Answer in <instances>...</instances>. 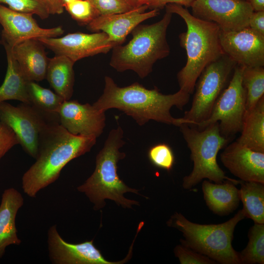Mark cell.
<instances>
[{
    "mask_svg": "<svg viewBox=\"0 0 264 264\" xmlns=\"http://www.w3.org/2000/svg\"><path fill=\"white\" fill-rule=\"evenodd\" d=\"M242 67V79L246 92V113L264 96V68L263 66Z\"/></svg>",
    "mask_w": 264,
    "mask_h": 264,
    "instance_id": "4316f807",
    "label": "cell"
},
{
    "mask_svg": "<svg viewBox=\"0 0 264 264\" xmlns=\"http://www.w3.org/2000/svg\"><path fill=\"white\" fill-rule=\"evenodd\" d=\"M176 256L181 264H213L215 261L207 256L195 251L181 244L176 246L174 250Z\"/></svg>",
    "mask_w": 264,
    "mask_h": 264,
    "instance_id": "d6a6232c",
    "label": "cell"
},
{
    "mask_svg": "<svg viewBox=\"0 0 264 264\" xmlns=\"http://www.w3.org/2000/svg\"><path fill=\"white\" fill-rule=\"evenodd\" d=\"M99 15H109L129 11L135 8L127 0H88Z\"/></svg>",
    "mask_w": 264,
    "mask_h": 264,
    "instance_id": "1f68e13d",
    "label": "cell"
},
{
    "mask_svg": "<svg viewBox=\"0 0 264 264\" xmlns=\"http://www.w3.org/2000/svg\"><path fill=\"white\" fill-rule=\"evenodd\" d=\"M46 4L50 14H61L64 7L60 0H43Z\"/></svg>",
    "mask_w": 264,
    "mask_h": 264,
    "instance_id": "d590c367",
    "label": "cell"
},
{
    "mask_svg": "<svg viewBox=\"0 0 264 264\" xmlns=\"http://www.w3.org/2000/svg\"><path fill=\"white\" fill-rule=\"evenodd\" d=\"M0 44H1V40H0Z\"/></svg>",
    "mask_w": 264,
    "mask_h": 264,
    "instance_id": "60d3db41",
    "label": "cell"
},
{
    "mask_svg": "<svg viewBox=\"0 0 264 264\" xmlns=\"http://www.w3.org/2000/svg\"><path fill=\"white\" fill-rule=\"evenodd\" d=\"M172 14L166 11L158 22L135 27L131 32L132 38L127 44L112 48L110 66L119 72L131 70L141 78L147 76L154 64L170 53L166 34Z\"/></svg>",
    "mask_w": 264,
    "mask_h": 264,
    "instance_id": "5b68a950",
    "label": "cell"
},
{
    "mask_svg": "<svg viewBox=\"0 0 264 264\" xmlns=\"http://www.w3.org/2000/svg\"><path fill=\"white\" fill-rule=\"evenodd\" d=\"M157 4L158 9H161L165 6L167 4L175 3L184 6L185 7H190L194 0H155Z\"/></svg>",
    "mask_w": 264,
    "mask_h": 264,
    "instance_id": "8d00e7d4",
    "label": "cell"
},
{
    "mask_svg": "<svg viewBox=\"0 0 264 264\" xmlns=\"http://www.w3.org/2000/svg\"><path fill=\"white\" fill-rule=\"evenodd\" d=\"M192 14L217 24L223 31H238L248 26L254 12L246 0H194Z\"/></svg>",
    "mask_w": 264,
    "mask_h": 264,
    "instance_id": "8fae6325",
    "label": "cell"
},
{
    "mask_svg": "<svg viewBox=\"0 0 264 264\" xmlns=\"http://www.w3.org/2000/svg\"><path fill=\"white\" fill-rule=\"evenodd\" d=\"M17 144H19V142L14 132L0 121V159Z\"/></svg>",
    "mask_w": 264,
    "mask_h": 264,
    "instance_id": "836d02e7",
    "label": "cell"
},
{
    "mask_svg": "<svg viewBox=\"0 0 264 264\" xmlns=\"http://www.w3.org/2000/svg\"><path fill=\"white\" fill-rule=\"evenodd\" d=\"M124 132L120 126L109 132L104 146L96 157V166L92 174L77 188L84 193L98 210L105 205L104 200H114L124 208H131L138 202L125 198L127 192L139 194L138 190L127 186L117 174V163L126 156L120 151L125 144Z\"/></svg>",
    "mask_w": 264,
    "mask_h": 264,
    "instance_id": "277c9868",
    "label": "cell"
},
{
    "mask_svg": "<svg viewBox=\"0 0 264 264\" xmlns=\"http://www.w3.org/2000/svg\"><path fill=\"white\" fill-rule=\"evenodd\" d=\"M254 12L264 11V0H248Z\"/></svg>",
    "mask_w": 264,
    "mask_h": 264,
    "instance_id": "f35d334b",
    "label": "cell"
},
{
    "mask_svg": "<svg viewBox=\"0 0 264 264\" xmlns=\"http://www.w3.org/2000/svg\"><path fill=\"white\" fill-rule=\"evenodd\" d=\"M190 94L180 89L171 94H163L156 88H145L136 82L125 87H119L109 76L105 77L103 92L92 105L103 111L116 109L132 117L139 126L150 120L179 127L191 123L182 118L172 116L170 110L176 107L182 110L188 103Z\"/></svg>",
    "mask_w": 264,
    "mask_h": 264,
    "instance_id": "6da1fadb",
    "label": "cell"
},
{
    "mask_svg": "<svg viewBox=\"0 0 264 264\" xmlns=\"http://www.w3.org/2000/svg\"><path fill=\"white\" fill-rule=\"evenodd\" d=\"M80 25H88L99 15L88 0H76L64 5V9Z\"/></svg>",
    "mask_w": 264,
    "mask_h": 264,
    "instance_id": "f1b7e54d",
    "label": "cell"
},
{
    "mask_svg": "<svg viewBox=\"0 0 264 264\" xmlns=\"http://www.w3.org/2000/svg\"><path fill=\"white\" fill-rule=\"evenodd\" d=\"M236 64L224 54L207 66L199 76L191 108L182 118L197 126L207 119L214 105L230 80Z\"/></svg>",
    "mask_w": 264,
    "mask_h": 264,
    "instance_id": "ba28073f",
    "label": "cell"
},
{
    "mask_svg": "<svg viewBox=\"0 0 264 264\" xmlns=\"http://www.w3.org/2000/svg\"><path fill=\"white\" fill-rule=\"evenodd\" d=\"M148 157L155 166L167 171L172 169L175 161L171 148L165 143H159L152 147L148 152Z\"/></svg>",
    "mask_w": 264,
    "mask_h": 264,
    "instance_id": "4dcf8cb0",
    "label": "cell"
},
{
    "mask_svg": "<svg viewBox=\"0 0 264 264\" xmlns=\"http://www.w3.org/2000/svg\"><path fill=\"white\" fill-rule=\"evenodd\" d=\"M6 54L7 67L4 81L0 87V103L8 100H17L31 104L28 92L29 82L22 71L14 58L12 47L2 44Z\"/></svg>",
    "mask_w": 264,
    "mask_h": 264,
    "instance_id": "7402d4cb",
    "label": "cell"
},
{
    "mask_svg": "<svg viewBox=\"0 0 264 264\" xmlns=\"http://www.w3.org/2000/svg\"><path fill=\"white\" fill-rule=\"evenodd\" d=\"M44 46L39 40L31 39L12 47L14 58L29 81L39 82L46 77L49 58Z\"/></svg>",
    "mask_w": 264,
    "mask_h": 264,
    "instance_id": "d6986e66",
    "label": "cell"
},
{
    "mask_svg": "<svg viewBox=\"0 0 264 264\" xmlns=\"http://www.w3.org/2000/svg\"><path fill=\"white\" fill-rule=\"evenodd\" d=\"M47 248L49 260L54 264H121L127 262L132 254L130 248L122 261H107L94 246L93 240L77 244L67 242L59 233L56 225L48 230Z\"/></svg>",
    "mask_w": 264,
    "mask_h": 264,
    "instance_id": "4fadbf2b",
    "label": "cell"
},
{
    "mask_svg": "<svg viewBox=\"0 0 264 264\" xmlns=\"http://www.w3.org/2000/svg\"><path fill=\"white\" fill-rule=\"evenodd\" d=\"M55 55H64L73 62L99 53H107L115 46L104 32L69 33L63 37L37 39Z\"/></svg>",
    "mask_w": 264,
    "mask_h": 264,
    "instance_id": "5bb4252c",
    "label": "cell"
},
{
    "mask_svg": "<svg viewBox=\"0 0 264 264\" xmlns=\"http://www.w3.org/2000/svg\"><path fill=\"white\" fill-rule=\"evenodd\" d=\"M28 92L30 103L51 120L59 122V110L64 99L36 82L29 81Z\"/></svg>",
    "mask_w": 264,
    "mask_h": 264,
    "instance_id": "484cf974",
    "label": "cell"
},
{
    "mask_svg": "<svg viewBox=\"0 0 264 264\" xmlns=\"http://www.w3.org/2000/svg\"><path fill=\"white\" fill-rule=\"evenodd\" d=\"M249 241L240 253L241 263L264 264V224L255 223L248 232Z\"/></svg>",
    "mask_w": 264,
    "mask_h": 264,
    "instance_id": "83f0119b",
    "label": "cell"
},
{
    "mask_svg": "<svg viewBox=\"0 0 264 264\" xmlns=\"http://www.w3.org/2000/svg\"><path fill=\"white\" fill-rule=\"evenodd\" d=\"M149 8L143 5L124 13L100 15L87 25V28L91 31H102L115 45H121L135 27L159 14L157 8L145 12Z\"/></svg>",
    "mask_w": 264,
    "mask_h": 264,
    "instance_id": "e0dca14e",
    "label": "cell"
},
{
    "mask_svg": "<svg viewBox=\"0 0 264 264\" xmlns=\"http://www.w3.org/2000/svg\"><path fill=\"white\" fill-rule=\"evenodd\" d=\"M59 123L72 134L96 138L106 126L105 112L89 103L77 100L64 101L59 110Z\"/></svg>",
    "mask_w": 264,
    "mask_h": 264,
    "instance_id": "2e32d148",
    "label": "cell"
},
{
    "mask_svg": "<svg viewBox=\"0 0 264 264\" xmlns=\"http://www.w3.org/2000/svg\"><path fill=\"white\" fill-rule=\"evenodd\" d=\"M179 127L190 150L191 158L194 163L191 173L183 179L184 189H190L205 178L216 183H222L225 179L235 185L240 183L241 180L226 176L217 163L219 152L230 140L221 134L219 122L209 125L202 130L187 124Z\"/></svg>",
    "mask_w": 264,
    "mask_h": 264,
    "instance_id": "52a82bcc",
    "label": "cell"
},
{
    "mask_svg": "<svg viewBox=\"0 0 264 264\" xmlns=\"http://www.w3.org/2000/svg\"><path fill=\"white\" fill-rule=\"evenodd\" d=\"M96 142V137L71 134L59 122L48 123L41 133L36 161L22 176L24 193L36 197L58 179L68 162L89 152Z\"/></svg>",
    "mask_w": 264,
    "mask_h": 264,
    "instance_id": "7a4b0ae2",
    "label": "cell"
},
{
    "mask_svg": "<svg viewBox=\"0 0 264 264\" xmlns=\"http://www.w3.org/2000/svg\"><path fill=\"white\" fill-rule=\"evenodd\" d=\"M246 0L248 1V0Z\"/></svg>",
    "mask_w": 264,
    "mask_h": 264,
    "instance_id": "b9f144b4",
    "label": "cell"
},
{
    "mask_svg": "<svg viewBox=\"0 0 264 264\" xmlns=\"http://www.w3.org/2000/svg\"><path fill=\"white\" fill-rule=\"evenodd\" d=\"M240 184L239 196L245 217L254 223L264 224V184L242 180Z\"/></svg>",
    "mask_w": 264,
    "mask_h": 264,
    "instance_id": "d4e9b609",
    "label": "cell"
},
{
    "mask_svg": "<svg viewBox=\"0 0 264 264\" xmlns=\"http://www.w3.org/2000/svg\"><path fill=\"white\" fill-rule=\"evenodd\" d=\"M64 7V5L76 0H60Z\"/></svg>",
    "mask_w": 264,
    "mask_h": 264,
    "instance_id": "ab89813d",
    "label": "cell"
},
{
    "mask_svg": "<svg viewBox=\"0 0 264 264\" xmlns=\"http://www.w3.org/2000/svg\"><path fill=\"white\" fill-rule=\"evenodd\" d=\"M128 1L134 8L143 5H147L149 8H157V6L155 0H127Z\"/></svg>",
    "mask_w": 264,
    "mask_h": 264,
    "instance_id": "74e56055",
    "label": "cell"
},
{
    "mask_svg": "<svg viewBox=\"0 0 264 264\" xmlns=\"http://www.w3.org/2000/svg\"><path fill=\"white\" fill-rule=\"evenodd\" d=\"M202 190L207 205L218 215H228L239 205V189L231 181L213 183L205 180L202 184Z\"/></svg>",
    "mask_w": 264,
    "mask_h": 264,
    "instance_id": "44dd1931",
    "label": "cell"
},
{
    "mask_svg": "<svg viewBox=\"0 0 264 264\" xmlns=\"http://www.w3.org/2000/svg\"><path fill=\"white\" fill-rule=\"evenodd\" d=\"M220 156L224 166L242 181L264 184V153L252 150L236 141L228 145Z\"/></svg>",
    "mask_w": 264,
    "mask_h": 264,
    "instance_id": "ac0fdd59",
    "label": "cell"
},
{
    "mask_svg": "<svg viewBox=\"0 0 264 264\" xmlns=\"http://www.w3.org/2000/svg\"><path fill=\"white\" fill-rule=\"evenodd\" d=\"M245 217L242 209L228 221L217 224H200L191 222L176 213L168 221L169 226L180 231L184 244L195 251L222 264H241L239 253L233 248V233L238 223Z\"/></svg>",
    "mask_w": 264,
    "mask_h": 264,
    "instance_id": "8992f818",
    "label": "cell"
},
{
    "mask_svg": "<svg viewBox=\"0 0 264 264\" xmlns=\"http://www.w3.org/2000/svg\"><path fill=\"white\" fill-rule=\"evenodd\" d=\"M23 203L22 195L14 188L5 189L2 194L0 204V259L8 246L19 245L22 243L18 236L15 221L18 212Z\"/></svg>",
    "mask_w": 264,
    "mask_h": 264,
    "instance_id": "ffe728a7",
    "label": "cell"
},
{
    "mask_svg": "<svg viewBox=\"0 0 264 264\" xmlns=\"http://www.w3.org/2000/svg\"><path fill=\"white\" fill-rule=\"evenodd\" d=\"M0 121L12 130L24 151L35 158L42 132L48 123L55 121L31 104L14 106L3 102L0 103Z\"/></svg>",
    "mask_w": 264,
    "mask_h": 264,
    "instance_id": "30bf717a",
    "label": "cell"
},
{
    "mask_svg": "<svg viewBox=\"0 0 264 264\" xmlns=\"http://www.w3.org/2000/svg\"><path fill=\"white\" fill-rule=\"evenodd\" d=\"M0 24L3 28L1 44L12 47L28 40L60 37L64 32L61 26L42 28L33 17V14L16 11L1 4Z\"/></svg>",
    "mask_w": 264,
    "mask_h": 264,
    "instance_id": "9a60e30c",
    "label": "cell"
},
{
    "mask_svg": "<svg viewBox=\"0 0 264 264\" xmlns=\"http://www.w3.org/2000/svg\"><path fill=\"white\" fill-rule=\"evenodd\" d=\"M0 4L16 11L36 15L43 20L50 15L43 0H0Z\"/></svg>",
    "mask_w": 264,
    "mask_h": 264,
    "instance_id": "f546056e",
    "label": "cell"
},
{
    "mask_svg": "<svg viewBox=\"0 0 264 264\" xmlns=\"http://www.w3.org/2000/svg\"><path fill=\"white\" fill-rule=\"evenodd\" d=\"M74 63L64 55H55L49 60L45 78L64 100H70L73 95Z\"/></svg>",
    "mask_w": 264,
    "mask_h": 264,
    "instance_id": "603a6c76",
    "label": "cell"
},
{
    "mask_svg": "<svg viewBox=\"0 0 264 264\" xmlns=\"http://www.w3.org/2000/svg\"><path fill=\"white\" fill-rule=\"evenodd\" d=\"M220 41L224 54L237 65L247 67L264 66V35L249 26L238 31L220 29Z\"/></svg>",
    "mask_w": 264,
    "mask_h": 264,
    "instance_id": "7c38bea8",
    "label": "cell"
},
{
    "mask_svg": "<svg viewBox=\"0 0 264 264\" xmlns=\"http://www.w3.org/2000/svg\"><path fill=\"white\" fill-rule=\"evenodd\" d=\"M248 26L264 35V11L254 12L249 18Z\"/></svg>",
    "mask_w": 264,
    "mask_h": 264,
    "instance_id": "e575fe53",
    "label": "cell"
},
{
    "mask_svg": "<svg viewBox=\"0 0 264 264\" xmlns=\"http://www.w3.org/2000/svg\"><path fill=\"white\" fill-rule=\"evenodd\" d=\"M243 67L236 65L228 84L215 102L209 118L198 123V130L220 121L221 134L231 137L241 132L246 112V92L242 84Z\"/></svg>",
    "mask_w": 264,
    "mask_h": 264,
    "instance_id": "9c48e42d",
    "label": "cell"
},
{
    "mask_svg": "<svg viewBox=\"0 0 264 264\" xmlns=\"http://www.w3.org/2000/svg\"><path fill=\"white\" fill-rule=\"evenodd\" d=\"M165 6L166 11L179 15L186 24V31L180 34L179 39L187 61L177 79L180 89L191 94L205 67L224 54L220 41V28L213 22L195 17L181 5L169 3Z\"/></svg>",
    "mask_w": 264,
    "mask_h": 264,
    "instance_id": "3957f363",
    "label": "cell"
},
{
    "mask_svg": "<svg viewBox=\"0 0 264 264\" xmlns=\"http://www.w3.org/2000/svg\"><path fill=\"white\" fill-rule=\"evenodd\" d=\"M241 132L237 142L254 151L264 153V96L245 113Z\"/></svg>",
    "mask_w": 264,
    "mask_h": 264,
    "instance_id": "cb8c5ba5",
    "label": "cell"
}]
</instances>
